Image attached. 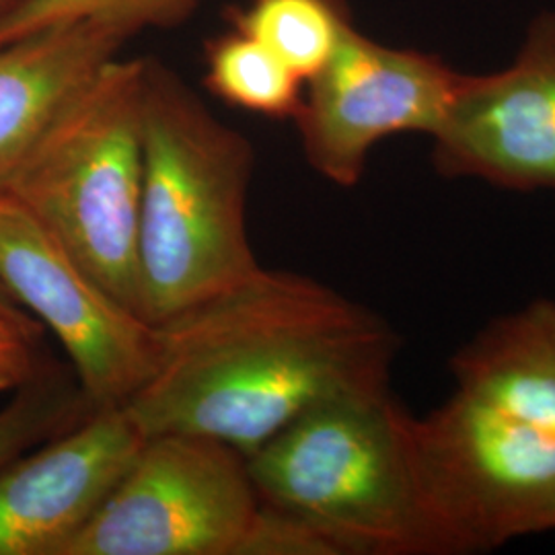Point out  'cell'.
<instances>
[{
	"label": "cell",
	"instance_id": "obj_17",
	"mask_svg": "<svg viewBox=\"0 0 555 555\" xmlns=\"http://www.w3.org/2000/svg\"><path fill=\"white\" fill-rule=\"evenodd\" d=\"M235 555H339L336 545L297 516L259 502Z\"/></svg>",
	"mask_w": 555,
	"mask_h": 555
},
{
	"label": "cell",
	"instance_id": "obj_11",
	"mask_svg": "<svg viewBox=\"0 0 555 555\" xmlns=\"http://www.w3.org/2000/svg\"><path fill=\"white\" fill-rule=\"evenodd\" d=\"M128 40L109 23L80 20L0 43V192Z\"/></svg>",
	"mask_w": 555,
	"mask_h": 555
},
{
	"label": "cell",
	"instance_id": "obj_10",
	"mask_svg": "<svg viewBox=\"0 0 555 555\" xmlns=\"http://www.w3.org/2000/svg\"><path fill=\"white\" fill-rule=\"evenodd\" d=\"M146 440L126 408L93 410L0 472V555H64Z\"/></svg>",
	"mask_w": 555,
	"mask_h": 555
},
{
	"label": "cell",
	"instance_id": "obj_1",
	"mask_svg": "<svg viewBox=\"0 0 555 555\" xmlns=\"http://www.w3.org/2000/svg\"><path fill=\"white\" fill-rule=\"evenodd\" d=\"M153 327V373L124 408L146 437L202 435L247 456L319 401L389 387L397 350L354 300L266 268Z\"/></svg>",
	"mask_w": 555,
	"mask_h": 555
},
{
	"label": "cell",
	"instance_id": "obj_20",
	"mask_svg": "<svg viewBox=\"0 0 555 555\" xmlns=\"http://www.w3.org/2000/svg\"><path fill=\"white\" fill-rule=\"evenodd\" d=\"M23 0H0V20H4L7 15H11Z\"/></svg>",
	"mask_w": 555,
	"mask_h": 555
},
{
	"label": "cell",
	"instance_id": "obj_2",
	"mask_svg": "<svg viewBox=\"0 0 555 555\" xmlns=\"http://www.w3.org/2000/svg\"><path fill=\"white\" fill-rule=\"evenodd\" d=\"M139 315L160 325L259 270L247 233L256 151L160 60L142 89Z\"/></svg>",
	"mask_w": 555,
	"mask_h": 555
},
{
	"label": "cell",
	"instance_id": "obj_7",
	"mask_svg": "<svg viewBox=\"0 0 555 555\" xmlns=\"http://www.w3.org/2000/svg\"><path fill=\"white\" fill-rule=\"evenodd\" d=\"M0 284L59 337L95 410L124 408L155 366V327L103 288L29 208L0 192Z\"/></svg>",
	"mask_w": 555,
	"mask_h": 555
},
{
	"label": "cell",
	"instance_id": "obj_14",
	"mask_svg": "<svg viewBox=\"0 0 555 555\" xmlns=\"http://www.w3.org/2000/svg\"><path fill=\"white\" fill-rule=\"evenodd\" d=\"M227 20L270 48L305 82L332 60L354 27L348 0H249Z\"/></svg>",
	"mask_w": 555,
	"mask_h": 555
},
{
	"label": "cell",
	"instance_id": "obj_8",
	"mask_svg": "<svg viewBox=\"0 0 555 555\" xmlns=\"http://www.w3.org/2000/svg\"><path fill=\"white\" fill-rule=\"evenodd\" d=\"M463 77L435 54L391 48L352 27L305 85L293 119L305 159L321 178L354 188L380 140L437 134Z\"/></svg>",
	"mask_w": 555,
	"mask_h": 555
},
{
	"label": "cell",
	"instance_id": "obj_3",
	"mask_svg": "<svg viewBox=\"0 0 555 555\" xmlns=\"http://www.w3.org/2000/svg\"><path fill=\"white\" fill-rule=\"evenodd\" d=\"M259 502L315 527L339 555H451L426 496L414 416L389 387L319 401L247 456Z\"/></svg>",
	"mask_w": 555,
	"mask_h": 555
},
{
	"label": "cell",
	"instance_id": "obj_12",
	"mask_svg": "<svg viewBox=\"0 0 555 555\" xmlns=\"http://www.w3.org/2000/svg\"><path fill=\"white\" fill-rule=\"evenodd\" d=\"M456 391L555 435V300L492 321L453 360Z\"/></svg>",
	"mask_w": 555,
	"mask_h": 555
},
{
	"label": "cell",
	"instance_id": "obj_4",
	"mask_svg": "<svg viewBox=\"0 0 555 555\" xmlns=\"http://www.w3.org/2000/svg\"><path fill=\"white\" fill-rule=\"evenodd\" d=\"M144 64L146 59L112 60L2 190L29 208L134 313Z\"/></svg>",
	"mask_w": 555,
	"mask_h": 555
},
{
	"label": "cell",
	"instance_id": "obj_16",
	"mask_svg": "<svg viewBox=\"0 0 555 555\" xmlns=\"http://www.w3.org/2000/svg\"><path fill=\"white\" fill-rule=\"evenodd\" d=\"M202 0H23L0 20V43L66 21L95 20L130 40L146 29H171L192 20Z\"/></svg>",
	"mask_w": 555,
	"mask_h": 555
},
{
	"label": "cell",
	"instance_id": "obj_19",
	"mask_svg": "<svg viewBox=\"0 0 555 555\" xmlns=\"http://www.w3.org/2000/svg\"><path fill=\"white\" fill-rule=\"evenodd\" d=\"M0 315L2 318L17 319V321H38L31 313H27L9 291L0 284Z\"/></svg>",
	"mask_w": 555,
	"mask_h": 555
},
{
	"label": "cell",
	"instance_id": "obj_18",
	"mask_svg": "<svg viewBox=\"0 0 555 555\" xmlns=\"http://www.w3.org/2000/svg\"><path fill=\"white\" fill-rule=\"evenodd\" d=\"M46 327L40 321H17L0 315V391H15L36 375V346Z\"/></svg>",
	"mask_w": 555,
	"mask_h": 555
},
{
	"label": "cell",
	"instance_id": "obj_9",
	"mask_svg": "<svg viewBox=\"0 0 555 555\" xmlns=\"http://www.w3.org/2000/svg\"><path fill=\"white\" fill-rule=\"evenodd\" d=\"M433 139L447 178L520 192L555 188V13L533 21L508 68L463 77Z\"/></svg>",
	"mask_w": 555,
	"mask_h": 555
},
{
	"label": "cell",
	"instance_id": "obj_6",
	"mask_svg": "<svg viewBox=\"0 0 555 555\" xmlns=\"http://www.w3.org/2000/svg\"><path fill=\"white\" fill-rule=\"evenodd\" d=\"M258 508L247 455L217 438L159 433L64 555H235Z\"/></svg>",
	"mask_w": 555,
	"mask_h": 555
},
{
	"label": "cell",
	"instance_id": "obj_5",
	"mask_svg": "<svg viewBox=\"0 0 555 555\" xmlns=\"http://www.w3.org/2000/svg\"><path fill=\"white\" fill-rule=\"evenodd\" d=\"M426 496L455 554L555 531V435L455 391L414 417Z\"/></svg>",
	"mask_w": 555,
	"mask_h": 555
},
{
	"label": "cell",
	"instance_id": "obj_13",
	"mask_svg": "<svg viewBox=\"0 0 555 555\" xmlns=\"http://www.w3.org/2000/svg\"><path fill=\"white\" fill-rule=\"evenodd\" d=\"M204 87L231 107L263 118L295 119L305 80L254 36L231 25L204 46Z\"/></svg>",
	"mask_w": 555,
	"mask_h": 555
},
{
	"label": "cell",
	"instance_id": "obj_15",
	"mask_svg": "<svg viewBox=\"0 0 555 555\" xmlns=\"http://www.w3.org/2000/svg\"><path fill=\"white\" fill-rule=\"evenodd\" d=\"M93 410L73 369L40 366L0 408V472L46 440L77 426Z\"/></svg>",
	"mask_w": 555,
	"mask_h": 555
}]
</instances>
